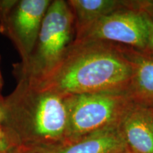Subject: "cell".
Masks as SVG:
<instances>
[{"label":"cell","mask_w":153,"mask_h":153,"mask_svg":"<svg viewBox=\"0 0 153 153\" xmlns=\"http://www.w3.org/2000/svg\"><path fill=\"white\" fill-rule=\"evenodd\" d=\"M128 1L118 0H70L74 16L75 35L99 19L127 6Z\"/></svg>","instance_id":"10"},{"label":"cell","mask_w":153,"mask_h":153,"mask_svg":"<svg viewBox=\"0 0 153 153\" xmlns=\"http://www.w3.org/2000/svg\"><path fill=\"white\" fill-rule=\"evenodd\" d=\"M132 101L128 91L68 95L69 120L65 142L117 125Z\"/></svg>","instance_id":"4"},{"label":"cell","mask_w":153,"mask_h":153,"mask_svg":"<svg viewBox=\"0 0 153 153\" xmlns=\"http://www.w3.org/2000/svg\"><path fill=\"white\" fill-rule=\"evenodd\" d=\"M120 48L106 42L73 43L48 75L32 83L65 95L128 91L133 68L126 48Z\"/></svg>","instance_id":"1"},{"label":"cell","mask_w":153,"mask_h":153,"mask_svg":"<svg viewBox=\"0 0 153 153\" xmlns=\"http://www.w3.org/2000/svg\"><path fill=\"white\" fill-rule=\"evenodd\" d=\"M136 4L145 14L148 26L146 53L153 55V1H136Z\"/></svg>","instance_id":"11"},{"label":"cell","mask_w":153,"mask_h":153,"mask_svg":"<svg viewBox=\"0 0 153 153\" xmlns=\"http://www.w3.org/2000/svg\"><path fill=\"white\" fill-rule=\"evenodd\" d=\"M51 0H0V33L9 38L22 58H29L36 46Z\"/></svg>","instance_id":"6"},{"label":"cell","mask_w":153,"mask_h":153,"mask_svg":"<svg viewBox=\"0 0 153 153\" xmlns=\"http://www.w3.org/2000/svg\"><path fill=\"white\" fill-rule=\"evenodd\" d=\"M2 86H3V80H2V76H1V70H0V102H2L4 101V98L2 97L1 95V89H2Z\"/></svg>","instance_id":"13"},{"label":"cell","mask_w":153,"mask_h":153,"mask_svg":"<svg viewBox=\"0 0 153 153\" xmlns=\"http://www.w3.org/2000/svg\"><path fill=\"white\" fill-rule=\"evenodd\" d=\"M13 153H31L30 151H28L27 149L23 147H19V148L14 151Z\"/></svg>","instance_id":"14"},{"label":"cell","mask_w":153,"mask_h":153,"mask_svg":"<svg viewBox=\"0 0 153 153\" xmlns=\"http://www.w3.org/2000/svg\"><path fill=\"white\" fill-rule=\"evenodd\" d=\"M3 112L6 124L20 147L48 146L65 140L68 95L20 79L4 98Z\"/></svg>","instance_id":"2"},{"label":"cell","mask_w":153,"mask_h":153,"mask_svg":"<svg viewBox=\"0 0 153 153\" xmlns=\"http://www.w3.org/2000/svg\"><path fill=\"white\" fill-rule=\"evenodd\" d=\"M152 108H153V107H152Z\"/></svg>","instance_id":"17"},{"label":"cell","mask_w":153,"mask_h":153,"mask_svg":"<svg viewBox=\"0 0 153 153\" xmlns=\"http://www.w3.org/2000/svg\"><path fill=\"white\" fill-rule=\"evenodd\" d=\"M148 37L145 14L136 1H128L125 7L102 17L76 33L73 43H118L146 52Z\"/></svg>","instance_id":"5"},{"label":"cell","mask_w":153,"mask_h":153,"mask_svg":"<svg viewBox=\"0 0 153 153\" xmlns=\"http://www.w3.org/2000/svg\"><path fill=\"white\" fill-rule=\"evenodd\" d=\"M126 51L133 68L129 94L135 102L153 107V55L131 48Z\"/></svg>","instance_id":"9"},{"label":"cell","mask_w":153,"mask_h":153,"mask_svg":"<svg viewBox=\"0 0 153 153\" xmlns=\"http://www.w3.org/2000/svg\"><path fill=\"white\" fill-rule=\"evenodd\" d=\"M31 153H123L127 148L118 124L81 138L48 146L26 148Z\"/></svg>","instance_id":"7"},{"label":"cell","mask_w":153,"mask_h":153,"mask_svg":"<svg viewBox=\"0 0 153 153\" xmlns=\"http://www.w3.org/2000/svg\"><path fill=\"white\" fill-rule=\"evenodd\" d=\"M123 153H129V152H123Z\"/></svg>","instance_id":"15"},{"label":"cell","mask_w":153,"mask_h":153,"mask_svg":"<svg viewBox=\"0 0 153 153\" xmlns=\"http://www.w3.org/2000/svg\"><path fill=\"white\" fill-rule=\"evenodd\" d=\"M129 153H153V108L132 101L118 123Z\"/></svg>","instance_id":"8"},{"label":"cell","mask_w":153,"mask_h":153,"mask_svg":"<svg viewBox=\"0 0 153 153\" xmlns=\"http://www.w3.org/2000/svg\"><path fill=\"white\" fill-rule=\"evenodd\" d=\"M19 147L14 143L5 140H0V153H13Z\"/></svg>","instance_id":"12"},{"label":"cell","mask_w":153,"mask_h":153,"mask_svg":"<svg viewBox=\"0 0 153 153\" xmlns=\"http://www.w3.org/2000/svg\"><path fill=\"white\" fill-rule=\"evenodd\" d=\"M0 62H1V58H0Z\"/></svg>","instance_id":"16"},{"label":"cell","mask_w":153,"mask_h":153,"mask_svg":"<svg viewBox=\"0 0 153 153\" xmlns=\"http://www.w3.org/2000/svg\"><path fill=\"white\" fill-rule=\"evenodd\" d=\"M74 38V16L68 1L53 0L43 19L33 53L26 62L15 65L17 79L30 82L44 79L61 62Z\"/></svg>","instance_id":"3"}]
</instances>
